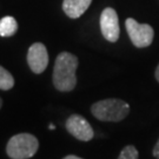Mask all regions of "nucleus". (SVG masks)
Segmentation results:
<instances>
[{
    "label": "nucleus",
    "instance_id": "13",
    "mask_svg": "<svg viewBox=\"0 0 159 159\" xmlns=\"http://www.w3.org/2000/svg\"><path fill=\"white\" fill-rule=\"evenodd\" d=\"M63 159H83V158L77 157V156H74V154H68V156H66V157H64Z\"/></svg>",
    "mask_w": 159,
    "mask_h": 159
},
{
    "label": "nucleus",
    "instance_id": "4",
    "mask_svg": "<svg viewBox=\"0 0 159 159\" xmlns=\"http://www.w3.org/2000/svg\"><path fill=\"white\" fill-rule=\"evenodd\" d=\"M125 27L132 44L136 47L143 48L152 44L154 31L148 24H139L134 19L129 18L125 21Z\"/></svg>",
    "mask_w": 159,
    "mask_h": 159
},
{
    "label": "nucleus",
    "instance_id": "15",
    "mask_svg": "<svg viewBox=\"0 0 159 159\" xmlns=\"http://www.w3.org/2000/svg\"><path fill=\"white\" fill-rule=\"evenodd\" d=\"M48 129H50V130H54V129H56V126L53 125V124H50V125H48Z\"/></svg>",
    "mask_w": 159,
    "mask_h": 159
},
{
    "label": "nucleus",
    "instance_id": "11",
    "mask_svg": "<svg viewBox=\"0 0 159 159\" xmlns=\"http://www.w3.org/2000/svg\"><path fill=\"white\" fill-rule=\"evenodd\" d=\"M118 159H139V153L133 145H127L121 150Z\"/></svg>",
    "mask_w": 159,
    "mask_h": 159
},
{
    "label": "nucleus",
    "instance_id": "6",
    "mask_svg": "<svg viewBox=\"0 0 159 159\" xmlns=\"http://www.w3.org/2000/svg\"><path fill=\"white\" fill-rule=\"evenodd\" d=\"M100 30H102V37L110 43H116L119 39V20H118V14L113 8L107 7L102 12Z\"/></svg>",
    "mask_w": 159,
    "mask_h": 159
},
{
    "label": "nucleus",
    "instance_id": "7",
    "mask_svg": "<svg viewBox=\"0 0 159 159\" xmlns=\"http://www.w3.org/2000/svg\"><path fill=\"white\" fill-rule=\"evenodd\" d=\"M27 64L35 74L43 73L48 65V53L46 46L41 43H34L27 52Z\"/></svg>",
    "mask_w": 159,
    "mask_h": 159
},
{
    "label": "nucleus",
    "instance_id": "1",
    "mask_svg": "<svg viewBox=\"0 0 159 159\" xmlns=\"http://www.w3.org/2000/svg\"><path fill=\"white\" fill-rule=\"evenodd\" d=\"M78 58L70 52H61L56 58L53 67V85L60 92H70L77 85L75 71L78 68Z\"/></svg>",
    "mask_w": 159,
    "mask_h": 159
},
{
    "label": "nucleus",
    "instance_id": "2",
    "mask_svg": "<svg viewBox=\"0 0 159 159\" xmlns=\"http://www.w3.org/2000/svg\"><path fill=\"white\" fill-rule=\"evenodd\" d=\"M91 113L102 121H121L130 113V105L121 99H104L91 106Z\"/></svg>",
    "mask_w": 159,
    "mask_h": 159
},
{
    "label": "nucleus",
    "instance_id": "3",
    "mask_svg": "<svg viewBox=\"0 0 159 159\" xmlns=\"http://www.w3.org/2000/svg\"><path fill=\"white\" fill-rule=\"evenodd\" d=\"M39 142L31 133H18L6 145V153L11 159H29L37 153Z\"/></svg>",
    "mask_w": 159,
    "mask_h": 159
},
{
    "label": "nucleus",
    "instance_id": "16",
    "mask_svg": "<svg viewBox=\"0 0 159 159\" xmlns=\"http://www.w3.org/2000/svg\"><path fill=\"white\" fill-rule=\"evenodd\" d=\"M1 106H2V99L0 98V108H1Z\"/></svg>",
    "mask_w": 159,
    "mask_h": 159
},
{
    "label": "nucleus",
    "instance_id": "10",
    "mask_svg": "<svg viewBox=\"0 0 159 159\" xmlns=\"http://www.w3.org/2000/svg\"><path fill=\"white\" fill-rule=\"evenodd\" d=\"M14 86V78L6 68L0 66V90L8 91Z\"/></svg>",
    "mask_w": 159,
    "mask_h": 159
},
{
    "label": "nucleus",
    "instance_id": "14",
    "mask_svg": "<svg viewBox=\"0 0 159 159\" xmlns=\"http://www.w3.org/2000/svg\"><path fill=\"white\" fill-rule=\"evenodd\" d=\"M154 75H156V79H157V81L159 83V64H158V66H157V68H156Z\"/></svg>",
    "mask_w": 159,
    "mask_h": 159
},
{
    "label": "nucleus",
    "instance_id": "12",
    "mask_svg": "<svg viewBox=\"0 0 159 159\" xmlns=\"http://www.w3.org/2000/svg\"><path fill=\"white\" fill-rule=\"evenodd\" d=\"M152 154H153L154 158L159 159V139H158V142H157V144L154 145L153 151H152Z\"/></svg>",
    "mask_w": 159,
    "mask_h": 159
},
{
    "label": "nucleus",
    "instance_id": "5",
    "mask_svg": "<svg viewBox=\"0 0 159 159\" xmlns=\"http://www.w3.org/2000/svg\"><path fill=\"white\" fill-rule=\"evenodd\" d=\"M67 132L80 142H90L94 137V132L90 123L80 114L70 116L65 123Z\"/></svg>",
    "mask_w": 159,
    "mask_h": 159
},
{
    "label": "nucleus",
    "instance_id": "9",
    "mask_svg": "<svg viewBox=\"0 0 159 159\" xmlns=\"http://www.w3.org/2000/svg\"><path fill=\"white\" fill-rule=\"evenodd\" d=\"M18 23L13 17H4L0 19V37H12L17 33Z\"/></svg>",
    "mask_w": 159,
    "mask_h": 159
},
{
    "label": "nucleus",
    "instance_id": "8",
    "mask_svg": "<svg viewBox=\"0 0 159 159\" xmlns=\"http://www.w3.org/2000/svg\"><path fill=\"white\" fill-rule=\"evenodd\" d=\"M92 0H64L63 11L71 19L81 17L90 7Z\"/></svg>",
    "mask_w": 159,
    "mask_h": 159
}]
</instances>
